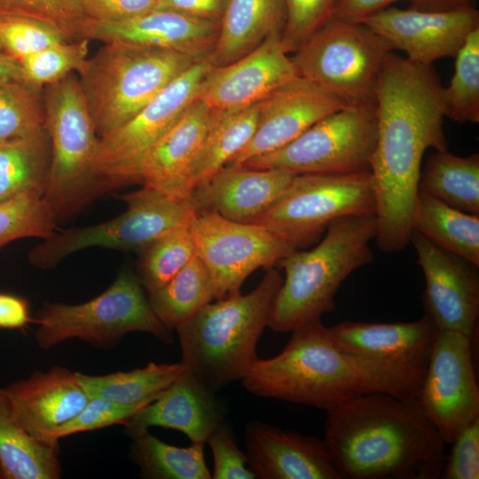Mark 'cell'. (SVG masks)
Masks as SVG:
<instances>
[{"instance_id": "ee69618b", "label": "cell", "mask_w": 479, "mask_h": 479, "mask_svg": "<svg viewBox=\"0 0 479 479\" xmlns=\"http://www.w3.org/2000/svg\"><path fill=\"white\" fill-rule=\"evenodd\" d=\"M149 403L128 404L103 397H90L85 406L72 420L50 433L49 441L58 444L60 438L73 434L115 424L125 425L136 412Z\"/></svg>"}, {"instance_id": "603a6c76", "label": "cell", "mask_w": 479, "mask_h": 479, "mask_svg": "<svg viewBox=\"0 0 479 479\" xmlns=\"http://www.w3.org/2000/svg\"><path fill=\"white\" fill-rule=\"evenodd\" d=\"M212 109L194 99L152 146L139 166L137 183L188 203L190 173L212 121Z\"/></svg>"}, {"instance_id": "30bf717a", "label": "cell", "mask_w": 479, "mask_h": 479, "mask_svg": "<svg viewBox=\"0 0 479 479\" xmlns=\"http://www.w3.org/2000/svg\"><path fill=\"white\" fill-rule=\"evenodd\" d=\"M391 44L362 22L333 17L291 58L298 75L345 104L374 101Z\"/></svg>"}, {"instance_id": "2e32d148", "label": "cell", "mask_w": 479, "mask_h": 479, "mask_svg": "<svg viewBox=\"0 0 479 479\" xmlns=\"http://www.w3.org/2000/svg\"><path fill=\"white\" fill-rule=\"evenodd\" d=\"M410 243L424 274L425 314L439 330L473 340L479 317V266L439 248L415 231Z\"/></svg>"}, {"instance_id": "d590c367", "label": "cell", "mask_w": 479, "mask_h": 479, "mask_svg": "<svg viewBox=\"0 0 479 479\" xmlns=\"http://www.w3.org/2000/svg\"><path fill=\"white\" fill-rule=\"evenodd\" d=\"M188 225L166 232L138 253L137 277L148 294L162 287L195 255Z\"/></svg>"}, {"instance_id": "c3c4849f", "label": "cell", "mask_w": 479, "mask_h": 479, "mask_svg": "<svg viewBox=\"0 0 479 479\" xmlns=\"http://www.w3.org/2000/svg\"><path fill=\"white\" fill-rule=\"evenodd\" d=\"M230 0H161L155 8L169 9L221 22Z\"/></svg>"}, {"instance_id": "5bb4252c", "label": "cell", "mask_w": 479, "mask_h": 479, "mask_svg": "<svg viewBox=\"0 0 479 479\" xmlns=\"http://www.w3.org/2000/svg\"><path fill=\"white\" fill-rule=\"evenodd\" d=\"M188 226L195 254L209 271L217 300L240 294L252 272L277 267L295 250L263 226L232 221L210 211L196 213Z\"/></svg>"}, {"instance_id": "7bdbcfd3", "label": "cell", "mask_w": 479, "mask_h": 479, "mask_svg": "<svg viewBox=\"0 0 479 479\" xmlns=\"http://www.w3.org/2000/svg\"><path fill=\"white\" fill-rule=\"evenodd\" d=\"M0 42L4 51L20 61L68 41L57 29L43 22L21 17H0Z\"/></svg>"}, {"instance_id": "11a10c76", "label": "cell", "mask_w": 479, "mask_h": 479, "mask_svg": "<svg viewBox=\"0 0 479 479\" xmlns=\"http://www.w3.org/2000/svg\"><path fill=\"white\" fill-rule=\"evenodd\" d=\"M0 479H3L1 470H0Z\"/></svg>"}, {"instance_id": "7a4b0ae2", "label": "cell", "mask_w": 479, "mask_h": 479, "mask_svg": "<svg viewBox=\"0 0 479 479\" xmlns=\"http://www.w3.org/2000/svg\"><path fill=\"white\" fill-rule=\"evenodd\" d=\"M291 333L279 354L252 365L241 380L246 390L326 411L374 392L416 399L426 368L343 351L331 341L321 318Z\"/></svg>"}, {"instance_id": "e0dca14e", "label": "cell", "mask_w": 479, "mask_h": 479, "mask_svg": "<svg viewBox=\"0 0 479 479\" xmlns=\"http://www.w3.org/2000/svg\"><path fill=\"white\" fill-rule=\"evenodd\" d=\"M416 64L432 66L455 57L469 35L479 28V12L472 4L448 11L387 7L364 22Z\"/></svg>"}, {"instance_id": "f35d334b", "label": "cell", "mask_w": 479, "mask_h": 479, "mask_svg": "<svg viewBox=\"0 0 479 479\" xmlns=\"http://www.w3.org/2000/svg\"><path fill=\"white\" fill-rule=\"evenodd\" d=\"M56 225L42 192H26L0 203V247L22 238L47 239Z\"/></svg>"}, {"instance_id": "9f6ffc18", "label": "cell", "mask_w": 479, "mask_h": 479, "mask_svg": "<svg viewBox=\"0 0 479 479\" xmlns=\"http://www.w3.org/2000/svg\"><path fill=\"white\" fill-rule=\"evenodd\" d=\"M157 1V4L161 1V0H156Z\"/></svg>"}, {"instance_id": "8d00e7d4", "label": "cell", "mask_w": 479, "mask_h": 479, "mask_svg": "<svg viewBox=\"0 0 479 479\" xmlns=\"http://www.w3.org/2000/svg\"><path fill=\"white\" fill-rule=\"evenodd\" d=\"M450 84L443 88L444 117L458 123L479 122V28L455 56Z\"/></svg>"}, {"instance_id": "52a82bcc", "label": "cell", "mask_w": 479, "mask_h": 479, "mask_svg": "<svg viewBox=\"0 0 479 479\" xmlns=\"http://www.w3.org/2000/svg\"><path fill=\"white\" fill-rule=\"evenodd\" d=\"M49 85L44 116L51 162L43 198L58 222L105 189L94 170L98 137L79 80L67 75Z\"/></svg>"}, {"instance_id": "83f0119b", "label": "cell", "mask_w": 479, "mask_h": 479, "mask_svg": "<svg viewBox=\"0 0 479 479\" xmlns=\"http://www.w3.org/2000/svg\"><path fill=\"white\" fill-rule=\"evenodd\" d=\"M59 444L36 440L18 422L0 388V470L3 479H58Z\"/></svg>"}, {"instance_id": "d6986e66", "label": "cell", "mask_w": 479, "mask_h": 479, "mask_svg": "<svg viewBox=\"0 0 479 479\" xmlns=\"http://www.w3.org/2000/svg\"><path fill=\"white\" fill-rule=\"evenodd\" d=\"M345 105L310 81L296 76L259 102L258 122L252 138L226 166H240L284 146Z\"/></svg>"}, {"instance_id": "8fae6325", "label": "cell", "mask_w": 479, "mask_h": 479, "mask_svg": "<svg viewBox=\"0 0 479 479\" xmlns=\"http://www.w3.org/2000/svg\"><path fill=\"white\" fill-rule=\"evenodd\" d=\"M376 137L375 102L347 104L284 146L240 166L295 175L371 171Z\"/></svg>"}, {"instance_id": "60d3db41", "label": "cell", "mask_w": 479, "mask_h": 479, "mask_svg": "<svg viewBox=\"0 0 479 479\" xmlns=\"http://www.w3.org/2000/svg\"><path fill=\"white\" fill-rule=\"evenodd\" d=\"M89 41L60 43L23 58L20 63L27 82L38 88L78 71L87 59Z\"/></svg>"}, {"instance_id": "5b68a950", "label": "cell", "mask_w": 479, "mask_h": 479, "mask_svg": "<svg viewBox=\"0 0 479 479\" xmlns=\"http://www.w3.org/2000/svg\"><path fill=\"white\" fill-rule=\"evenodd\" d=\"M377 234L375 215L346 216L334 220L324 238L310 250H294L279 267L285 271L271 303L267 326L292 332L335 309L342 282L357 269L370 264V243Z\"/></svg>"}, {"instance_id": "e575fe53", "label": "cell", "mask_w": 479, "mask_h": 479, "mask_svg": "<svg viewBox=\"0 0 479 479\" xmlns=\"http://www.w3.org/2000/svg\"><path fill=\"white\" fill-rule=\"evenodd\" d=\"M130 456L141 476L153 479H210L206 464L205 444L178 447L146 432L133 438Z\"/></svg>"}, {"instance_id": "74e56055", "label": "cell", "mask_w": 479, "mask_h": 479, "mask_svg": "<svg viewBox=\"0 0 479 479\" xmlns=\"http://www.w3.org/2000/svg\"><path fill=\"white\" fill-rule=\"evenodd\" d=\"M37 88L27 82H0V144L45 130Z\"/></svg>"}, {"instance_id": "f907efd6", "label": "cell", "mask_w": 479, "mask_h": 479, "mask_svg": "<svg viewBox=\"0 0 479 479\" xmlns=\"http://www.w3.org/2000/svg\"><path fill=\"white\" fill-rule=\"evenodd\" d=\"M30 321L26 300L7 294H0V327L20 328Z\"/></svg>"}, {"instance_id": "44dd1931", "label": "cell", "mask_w": 479, "mask_h": 479, "mask_svg": "<svg viewBox=\"0 0 479 479\" xmlns=\"http://www.w3.org/2000/svg\"><path fill=\"white\" fill-rule=\"evenodd\" d=\"M248 467L261 479H343L324 438L260 421L245 427Z\"/></svg>"}, {"instance_id": "6da1fadb", "label": "cell", "mask_w": 479, "mask_h": 479, "mask_svg": "<svg viewBox=\"0 0 479 479\" xmlns=\"http://www.w3.org/2000/svg\"><path fill=\"white\" fill-rule=\"evenodd\" d=\"M443 88L432 66L389 52L374 102L377 137L371 173L376 194L375 241L384 253L410 243L421 161L429 148L446 150Z\"/></svg>"}, {"instance_id": "7dc6e473", "label": "cell", "mask_w": 479, "mask_h": 479, "mask_svg": "<svg viewBox=\"0 0 479 479\" xmlns=\"http://www.w3.org/2000/svg\"><path fill=\"white\" fill-rule=\"evenodd\" d=\"M85 14L99 21L126 20L154 9L156 0H81Z\"/></svg>"}, {"instance_id": "4fadbf2b", "label": "cell", "mask_w": 479, "mask_h": 479, "mask_svg": "<svg viewBox=\"0 0 479 479\" xmlns=\"http://www.w3.org/2000/svg\"><path fill=\"white\" fill-rule=\"evenodd\" d=\"M214 67L208 56L196 61L130 120L98 137L94 170L106 191L137 183L142 160L196 98Z\"/></svg>"}, {"instance_id": "9c48e42d", "label": "cell", "mask_w": 479, "mask_h": 479, "mask_svg": "<svg viewBox=\"0 0 479 479\" xmlns=\"http://www.w3.org/2000/svg\"><path fill=\"white\" fill-rule=\"evenodd\" d=\"M371 171L295 175L282 194L248 224L263 226L295 250L317 243L335 219L375 215Z\"/></svg>"}, {"instance_id": "484cf974", "label": "cell", "mask_w": 479, "mask_h": 479, "mask_svg": "<svg viewBox=\"0 0 479 479\" xmlns=\"http://www.w3.org/2000/svg\"><path fill=\"white\" fill-rule=\"evenodd\" d=\"M334 344L357 356L426 368L439 329L426 314L410 322L343 321L327 327Z\"/></svg>"}, {"instance_id": "ab89813d", "label": "cell", "mask_w": 479, "mask_h": 479, "mask_svg": "<svg viewBox=\"0 0 479 479\" xmlns=\"http://www.w3.org/2000/svg\"><path fill=\"white\" fill-rule=\"evenodd\" d=\"M0 17H21L43 22L67 41L82 39L89 20L81 0H0Z\"/></svg>"}, {"instance_id": "db71d44e", "label": "cell", "mask_w": 479, "mask_h": 479, "mask_svg": "<svg viewBox=\"0 0 479 479\" xmlns=\"http://www.w3.org/2000/svg\"><path fill=\"white\" fill-rule=\"evenodd\" d=\"M1 51H4L3 45H2V43H1V42H0V52H1Z\"/></svg>"}, {"instance_id": "9a60e30c", "label": "cell", "mask_w": 479, "mask_h": 479, "mask_svg": "<svg viewBox=\"0 0 479 479\" xmlns=\"http://www.w3.org/2000/svg\"><path fill=\"white\" fill-rule=\"evenodd\" d=\"M473 340L454 331L436 336L417 401L444 444L479 418V388L472 358Z\"/></svg>"}, {"instance_id": "3957f363", "label": "cell", "mask_w": 479, "mask_h": 479, "mask_svg": "<svg viewBox=\"0 0 479 479\" xmlns=\"http://www.w3.org/2000/svg\"><path fill=\"white\" fill-rule=\"evenodd\" d=\"M324 440L343 479H437L444 443L417 399L365 394L326 411Z\"/></svg>"}, {"instance_id": "bcb514c9", "label": "cell", "mask_w": 479, "mask_h": 479, "mask_svg": "<svg viewBox=\"0 0 479 479\" xmlns=\"http://www.w3.org/2000/svg\"><path fill=\"white\" fill-rule=\"evenodd\" d=\"M442 478H479V418L465 427L451 444Z\"/></svg>"}, {"instance_id": "f1b7e54d", "label": "cell", "mask_w": 479, "mask_h": 479, "mask_svg": "<svg viewBox=\"0 0 479 479\" xmlns=\"http://www.w3.org/2000/svg\"><path fill=\"white\" fill-rule=\"evenodd\" d=\"M412 229L439 248L479 266V215L454 208L418 192Z\"/></svg>"}, {"instance_id": "4dcf8cb0", "label": "cell", "mask_w": 479, "mask_h": 479, "mask_svg": "<svg viewBox=\"0 0 479 479\" xmlns=\"http://www.w3.org/2000/svg\"><path fill=\"white\" fill-rule=\"evenodd\" d=\"M418 191L469 214L479 215V154L435 150L420 171Z\"/></svg>"}, {"instance_id": "6f0895ef", "label": "cell", "mask_w": 479, "mask_h": 479, "mask_svg": "<svg viewBox=\"0 0 479 479\" xmlns=\"http://www.w3.org/2000/svg\"><path fill=\"white\" fill-rule=\"evenodd\" d=\"M2 145V144H0V145Z\"/></svg>"}, {"instance_id": "7402d4cb", "label": "cell", "mask_w": 479, "mask_h": 479, "mask_svg": "<svg viewBox=\"0 0 479 479\" xmlns=\"http://www.w3.org/2000/svg\"><path fill=\"white\" fill-rule=\"evenodd\" d=\"M225 404L188 369L151 403L136 412L124 425L132 438L152 427L178 430L192 444H206L225 420Z\"/></svg>"}, {"instance_id": "8992f818", "label": "cell", "mask_w": 479, "mask_h": 479, "mask_svg": "<svg viewBox=\"0 0 479 479\" xmlns=\"http://www.w3.org/2000/svg\"><path fill=\"white\" fill-rule=\"evenodd\" d=\"M201 59L161 48L105 43L78 70L97 136L123 125Z\"/></svg>"}, {"instance_id": "1f68e13d", "label": "cell", "mask_w": 479, "mask_h": 479, "mask_svg": "<svg viewBox=\"0 0 479 479\" xmlns=\"http://www.w3.org/2000/svg\"><path fill=\"white\" fill-rule=\"evenodd\" d=\"M214 298L211 276L196 254L162 287L148 294L154 313L171 330L190 319Z\"/></svg>"}, {"instance_id": "ba28073f", "label": "cell", "mask_w": 479, "mask_h": 479, "mask_svg": "<svg viewBox=\"0 0 479 479\" xmlns=\"http://www.w3.org/2000/svg\"><path fill=\"white\" fill-rule=\"evenodd\" d=\"M35 341L48 349L71 338L109 347L131 332L148 333L170 343L172 330L156 316L137 275L123 269L112 285L80 304L44 302L35 315Z\"/></svg>"}, {"instance_id": "d4e9b609", "label": "cell", "mask_w": 479, "mask_h": 479, "mask_svg": "<svg viewBox=\"0 0 479 479\" xmlns=\"http://www.w3.org/2000/svg\"><path fill=\"white\" fill-rule=\"evenodd\" d=\"M294 176L279 169L224 166L193 189L188 204L195 213L210 211L232 221L249 223L282 194Z\"/></svg>"}, {"instance_id": "816d5d0a", "label": "cell", "mask_w": 479, "mask_h": 479, "mask_svg": "<svg viewBox=\"0 0 479 479\" xmlns=\"http://www.w3.org/2000/svg\"><path fill=\"white\" fill-rule=\"evenodd\" d=\"M27 82L19 60L6 53L0 52V82Z\"/></svg>"}, {"instance_id": "4316f807", "label": "cell", "mask_w": 479, "mask_h": 479, "mask_svg": "<svg viewBox=\"0 0 479 479\" xmlns=\"http://www.w3.org/2000/svg\"><path fill=\"white\" fill-rule=\"evenodd\" d=\"M282 0H230L208 58L215 67L237 60L269 35L282 30Z\"/></svg>"}, {"instance_id": "f546056e", "label": "cell", "mask_w": 479, "mask_h": 479, "mask_svg": "<svg viewBox=\"0 0 479 479\" xmlns=\"http://www.w3.org/2000/svg\"><path fill=\"white\" fill-rule=\"evenodd\" d=\"M212 111L210 126L191 169L192 192L226 166L252 138L258 122L259 102L232 111Z\"/></svg>"}, {"instance_id": "277c9868", "label": "cell", "mask_w": 479, "mask_h": 479, "mask_svg": "<svg viewBox=\"0 0 479 479\" xmlns=\"http://www.w3.org/2000/svg\"><path fill=\"white\" fill-rule=\"evenodd\" d=\"M282 281L276 267L267 269L250 293L209 302L176 328L180 362L208 389L217 392L242 380L257 360L256 345Z\"/></svg>"}, {"instance_id": "ac0fdd59", "label": "cell", "mask_w": 479, "mask_h": 479, "mask_svg": "<svg viewBox=\"0 0 479 479\" xmlns=\"http://www.w3.org/2000/svg\"><path fill=\"white\" fill-rule=\"evenodd\" d=\"M281 39V30L269 35L250 52L214 67L200 84L196 99L215 111H232L260 102L298 76Z\"/></svg>"}, {"instance_id": "836d02e7", "label": "cell", "mask_w": 479, "mask_h": 479, "mask_svg": "<svg viewBox=\"0 0 479 479\" xmlns=\"http://www.w3.org/2000/svg\"><path fill=\"white\" fill-rule=\"evenodd\" d=\"M51 143L45 130L0 145V203L26 192H42L48 177Z\"/></svg>"}, {"instance_id": "b9f144b4", "label": "cell", "mask_w": 479, "mask_h": 479, "mask_svg": "<svg viewBox=\"0 0 479 479\" xmlns=\"http://www.w3.org/2000/svg\"><path fill=\"white\" fill-rule=\"evenodd\" d=\"M341 0H282L281 39L287 52H294L330 20Z\"/></svg>"}, {"instance_id": "ffe728a7", "label": "cell", "mask_w": 479, "mask_h": 479, "mask_svg": "<svg viewBox=\"0 0 479 479\" xmlns=\"http://www.w3.org/2000/svg\"><path fill=\"white\" fill-rule=\"evenodd\" d=\"M219 27L220 22L154 8L117 21L89 19L82 39L161 48L201 59L212 51Z\"/></svg>"}, {"instance_id": "d6a6232c", "label": "cell", "mask_w": 479, "mask_h": 479, "mask_svg": "<svg viewBox=\"0 0 479 479\" xmlns=\"http://www.w3.org/2000/svg\"><path fill=\"white\" fill-rule=\"evenodd\" d=\"M186 369L181 362L149 363L143 368L129 372L105 375H88L76 372V375L90 397H103L133 404L153 401Z\"/></svg>"}, {"instance_id": "f6af8a7d", "label": "cell", "mask_w": 479, "mask_h": 479, "mask_svg": "<svg viewBox=\"0 0 479 479\" xmlns=\"http://www.w3.org/2000/svg\"><path fill=\"white\" fill-rule=\"evenodd\" d=\"M206 443L213 454L214 479H255L256 475L248 467L246 453L237 445L232 426L223 420L212 431Z\"/></svg>"}, {"instance_id": "7c38bea8", "label": "cell", "mask_w": 479, "mask_h": 479, "mask_svg": "<svg viewBox=\"0 0 479 479\" xmlns=\"http://www.w3.org/2000/svg\"><path fill=\"white\" fill-rule=\"evenodd\" d=\"M120 198L127 204L123 213L101 224L54 232L31 249L29 263L38 269H52L89 247L139 253L166 232L188 225L196 214L187 202L147 186Z\"/></svg>"}, {"instance_id": "cb8c5ba5", "label": "cell", "mask_w": 479, "mask_h": 479, "mask_svg": "<svg viewBox=\"0 0 479 479\" xmlns=\"http://www.w3.org/2000/svg\"><path fill=\"white\" fill-rule=\"evenodd\" d=\"M4 389L21 427L36 440L49 444H52L50 433L72 420L90 399L76 372L60 366L35 372Z\"/></svg>"}, {"instance_id": "681fc988", "label": "cell", "mask_w": 479, "mask_h": 479, "mask_svg": "<svg viewBox=\"0 0 479 479\" xmlns=\"http://www.w3.org/2000/svg\"><path fill=\"white\" fill-rule=\"evenodd\" d=\"M397 1L400 0H341L334 16L348 21L364 22Z\"/></svg>"}, {"instance_id": "f5cc1de1", "label": "cell", "mask_w": 479, "mask_h": 479, "mask_svg": "<svg viewBox=\"0 0 479 479\" xmlns=\"http://www.w3.org/2000/svg\"><path fill=\"white\" fill-rule=\"evenodd\" d=\"M412 9L422 11H448L471 5V0H413Z\"/></svg>"}]
</instances>
